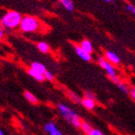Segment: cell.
Returning <instances> with one entry per match:
<instances>
[{
    "label": "cell",
    "mask_w": 135,
    "mask_h": 135,
    "mask_svg": "<svg viewBox=\"0 0 135 135\" xmlns=\"http://www.w3.org/2000/svg\"><path fill=\"white\" fill-rule=\"evenodd\" d=\"M21 15L17 11L10 10L7 11L0 18V22L2 24L4 29H16L20 27L21 21Z\"/></svg>",
    "instance_id": "obj_1"
},
{
    "label": "cell",
    "mask_w": 135,
    "mask_h": 135,
    "mask_svg": "<svg viewBox=\"0 0 135 135\" xmlns=\"http://www.w3.org/2000/svg\"><path fill=\"white\" fill-rule=\"evenodd\" d=\"M20 29L23 33H35L41 29V22L33 16H25L21 18Z\"/></svg>",
    "instance_id": "obj_2"
},
{
    "label": "cell",
    "mask_w": 135,
    "mask_h": 135,
    "mask_svg": "<svg viewBox=\"0 0 135 135\" xmlns=\"http://www.w3.org/2000/svg\"><path fill=\"white\" fill-rule=\"evenodd\" d=\"M58 109H59L60 114L62 115V117L65 119L66 121L69 122L70 124H73V127H80V126H81V120L79 118V116L71 108L67 106L66 104L59 103L58 104Z\"/></svg>",
    "instance_id": "obj_3"
},
{
    "label": "cell",
    "mask_w": 135,
    "mask_h": 135,
    "mask_svg": "<svg viewBox=\"0 0 135 135\" xmlns=\"http://www.w3.org/2000/svg\"><path fill=\"white\" fill-rule=\"evenodd\" d=\"M98 63H99V65L106 71V73L108 74V76H109L110 79H111L113 82L117 83L118 81H120V79L118 78V76H117V74H116L115 68L113 67V66L111 65L105 58L99 56V58H98Z\"/></svg>",
    "instance_id": "obj_4"
},
{
    "label": "cell",
    "mask_w": 135,
    "mask_h": 135,
    "mask_svg": "<svg viewBox=\"0 0 135 135\" xmlns=\"http://www.w3.org/2000/svg\"><path fill=\"white\" fill-rule=\"evenodd\" d=\"M45 131L46 133H48L49 135H64L59 129H58V127H56V124H54V123H52V122H49L47 124H45Z\"/></svg>",
    "instance_id": "obj_5"
},
{
    "label": "cell",
    "mask_w": 135,
    "mask_h": 135,
    "mask_svg": "<svg viewBox=\"0 0 135 135\" xmlns=\"http://www.w3.org/2000/svg\"><path fill=\"white\" fill-rule=\"evenodd\" d=\"M74 50H75L76 54L78 55L79 58H81L83 61H86V62H90L92 60V55L89 53H87L86 51H84L79 45H75L74 46Z\"/></svg>",
    "instance_id": "obj_6"
},
{
    "label": "cell",
    "mask_w": 135,
    "mask_h": 135,
    "mask_svg": "<svg viewBox=\"0 0 135 135\" xmlns=\"http://www.w3.org/2000/svg\"><path fill=\"white\" fill-rule=\"evenodd\" d=\"M105 57H106L107 61L111 64H119L120 63V57L117 55L116 53H114V52H112V51H105Z\"/></svg>",
    "instance_id": "obj_7"
},
{
    "label": "cell",
    "mask_w": 135,
    "mask_h": 135,
    "mask_svg": "<svg viewBox=\"0 0 135 135\" xmlns=\"http://www.w3.org/2000/svg\"><path fill=\"white\" fill-rule=\"evenodd\" d=\"M30 69L35 70L36 73H40V74H42V75L46 71V69H45V65L40 62H33L31 64V66H30Z\"/></svg>",
    "instance_id": "obj_8"
},
{
    "label": "cell",
    "mask_w": 135,
    "mask_h": 135,
    "mask_svg": "<svg viewBox=\"0 0 135 135\" xmlns=\"http://www.w3.org/2000/svg\"><path fill=\"white\" fill-rule=\"evenodd\" d=\"M79 46L89 54H92V52L94 51L93 45H92V42H91L90 41H88V40H83Z\"/></svg>",
    "instance_id": "obj_9"
},
{
    "label": "cell",
    "mask_w": 135,
    "mask_h": 135,
    "mask_svg": "<svg viewBox=\"0 0 135 135\" xmlns=\"http://www.w3.org/2000/svg\"><path fill=\"white\" fill-rule=\"evenodd\" d=\"M23 96H24L26 100L29 101V102L32 104H37L38 102H39V100H38V99H37V97L35 96V95H33L31 92H29V91H24Z\"/></svg>",
    "instance_id": "obj_10"
},
{
    "label": "cell",
    "mask_w": 135,
    "mask_h": 135,
    "mask_svg": "<svg viewBox=\"0 0 135 135\" xmlns=\"http://www.w3.org/2000/svg\"><path fill=\"white\" fill-rule=\"evenodd\" d=\"M81 104L86 108V109L92 110L95 108L96 106V102L93 99H81Z\"/></svg>",
    "instance_id": "obj_11"
},
{
    "label": "cell",
    "mask_w": 135,
    "mask_h": 135,
    "mask_svg": "<svg viewBox=\"0 0 135 135\" xmlns=\"http://www.w3.org/2000/svg\"><path fill=\"white\" fill-rule=\"evenodd\" d=\"M27 73H28V74L31 77H33L35 80H37V81H39V82H42L44 80H45V78H44V75L42 74H40V73H36L35 70H31L30 68H29L28 70H27Z\"/></svg>",
    "instance_id": "obj_12"
},
{
    "label": "cell",
    "mask_w": 135,
    "mask_h": 135,
    "mask_svg": "<svg viewBox=\"0 0 135 135\" xmlns=\"http://www.w3.org/2000/svg\"><path fill=\"white\" fill-rule=\"evenodd\" d=\"M37 47L39 49V51H41L42 53H48L50 50V46L48 44H46L45 42H39L37 45Z\"/></svg>",
    "instance_id": "obj_13"
},
{
    "label": "cell",
    "mask_w": 135,
    "mask_h": 135,
    "mask_svg": "<svg viewBox=\"0 0 135 135\" xmlns=\"http://www.w3.org/2000/svg\"><path fill=\"white\" fill-rule=\"evenodd\" d=\"M61 4H62L63 7L69 12H73V9H74L73 2V1H70V0H62V1H61Z\"/></svg>",
    "instance_id": "obj_14"
},
{
    "label": "cell",
    "mask_w": 135,
    "mask_h": 135,
    "mask_svg": "<svg viewBox=\"0 0 135 135\" xmlns=\"http://www.w3.org/2000/svg\"><path fill=\"white\" fill-rule=\"evenodd\" d=\"M68 95H69V98H70L73 102H75V103H81V99L79 98L76 94H74L73 92H68Z\"/></svg>",
    "instance_id": "obj_15"
},
{
    "label": "cell",
    "mask_w": 135,
    "mask_h": 135,
    "mask_svg": "<svg viewBox=\"0 0 135 135\" xmlns=\"http://www.w3.org/2000/svg\"><path fill=\"white\" fill-rule=\"evenodd\" d=\"M80 128L82 129L83 132H85L86 134L90 132L91 129H92V127L89 124H88L87 122H81V126H80Z\"/></svg>",
    "instance_id": "obj_16"
},
{
    "label": "cell",
    "mask_w": 135,
    "mask_h": 135,
    "mask_svg": "<svg viewBox=\"0 0 135 135\" xmlns=\"http://www.w3.org/2000/svg\"><path fill=\"white\" fill-rule=\"evenodd\" d=\"M44 78L45 80H48V81H52V80H54V74L51 73L50 70H46V71L44 73Z\"/></svg>",
    "instance_id": "obj_17"
},
{
    "label": "cell",
    "mask_w": 135,
    "mask_h": 135,
    "mask_svg": "<svg viewBox=\"0 0 135 135\" xmlns=\"http://www.w3.org/2000/svg\"><path fill=\"white\" fill-rule=\"evenodd\" d=\"M116 84H117V86H118L119 89H120V90H121L122 92H124V94H127V93H128V89H127V87L124 84V83H123V82L121 81V80L117 82Z\"/></svg>",
    "instance_id": "obj_18"
},
{
    "label": "cell",
    "mask_w": 135,
    "mask_h": 135,
    "mask_svg": "<svg viewBox=\"0 0 135 135\" xmlns=\"http://www.w3.org/2000/svg\"><path fill=\"white\" fill-rule=\"evenodd\" d=\"M84 96H85V99H93V100H95V99H96L95 94H93L92 92H90V91H86L84 93Z\"/></svg>",
    "instance_id": "obj_19"
},
{
    "label": "cell",
    "mask_w": 135,
    "mask_h": 135,
    "mask_svg": "<svg viewBox=\"0 0 135 135\" xmlns=\"http://www.w3.org/2000/svg\"><path fill=\"white\" fill-rule=\"evenodd\" d=\"M87 135H104V134L102 132H101L100 130L95 129V128H92V129H91V131L89 133H88Z\"/></svg>",
    "instance_id": "obj_20"
},
{
    "label": "cell",
    "mask_w": 135,
    "mask_h": 135,
    "mask_svg": "<svg viewBox=\"0 0 135 135\" xmlns=\"http://www.w3.org/2000/svg\"><path fill=\"white\" fill-rule=\"evenodd\" d=\"M4 35H5V29L3 28L2 24L0 22V39H2L3 37H4Z\"/></svg>",
    "instance_id": "obj_21"
},
{
    "label": "cell",
    "mask_w": 135,
    "mask_h": 135,
    "mask_svg": "<svg viewBox=\"0 0 135 135\" xmlns=\"http://www.w3.org/2000/svg\"><path fill=\"white\" fill-rule=\"evenodd\" d=\"M134 8H135V7L132 5V4H127V11L132 12L133 9H134Z\"/></svg>",
    "instance_id": "obj_22"
},
{
    "label": "cell",
    "mask_w": 135,
    "mask_h": 135,
    "mask_svg": "<svg viewBox=\"0 0 135 135\" xmlns=\"http://www.w3.org/2000/svg\"><path fill=\"white\" fill-rule=\"evenodd\" d=\"M130 94H131V97H132L133 99H135V87L133 88V89H132V91H131V92H130Z\"/></svg>",
    "instance_id": "obj_23"
},
{
    "label": "cell",
    "mask_w": 135,
    "mask_h": 135,
    "mask_svg": "<svg viewBox=\"0 0 135 135\" xmlns=\"http://www.w3.org/2000/svg\"><path fill=\"white\" fill-rule=\"evenodd\" d=\"M0 135H4V131L1 128H0Z\"/></svg>",
    "instance_id": "obj_24"
},
{
    "label": "cell",
    "mask_w": 135,
    "mask_h": 135,
    "mask_svg": "<svg viewBox=\"0 0 135 135\" xmlns=\"http://www.w3.org/2000/svg\"><path fill=\"white\" fill-rule=\"evenodd\" d=\"M132 13H133V14H134V15H135V8H134V9H133V11H132Z\"/></svg>",
    "instance_id": "obj_25"
}]
</instances>
